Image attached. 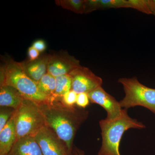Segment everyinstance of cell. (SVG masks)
Segmentation results:
<instances>
[{
    "mask_svg": "<svg viewBox=\"0 0 155 155\" xmlns=\"http://www.w3.org/2000/svg\"><path fill=\"white\" fill-rule=\"evenodd\" d=\"M8 155H43L34 137L27 136L17 140Z\"/></svg>",
    "mask_w": 155,
    "mask_h": 155,
    "instance_id": "obj_11",
    "label": "cell"
},
{
    "mask_svg": "<svg viewBox=\"0 0 155 155\" xmlns=\"http://www.w3.org/2000/svg\"><path fill=\"white\" fill-rule=\"evenodd\" d=\"M56 88L55 98H61L65 94L72 90V77L69 74L55 78Z\"/></svg>",
    "mask_w": 155,
    "mask_h": 155,
    "instance_id": "obj_15",
    "label": "cell"
},
{
    "mask_svg": "<svg viewBox=\"0 0 155 155\" xmlns=\"http://www.w3.org/2000/svg\"><path fill=\"white\" fill-rule=\"evenodd\" d=\"M69 74L72 77V90L77 94H88L103 84L102 79L87 67L80 66Z\"/></svg>",
    "mask_w": 155,
    "mask_h": 155,
    "instance_id": "obj_7",
    "label": "cell"
},
{
    "mask_svg": "<svg viewBox=\"0 0 155 155\" xmlns=\"http://www.w3.org/2000/svg\"><path fill=\"white\" fill-rule=\"evenodd\" d=\"M15 110L8 107H1L0 110V131L11 119Z\"/></svg>",
    "mask_w": 155,
    "mask_h": 155,
    "instance_id": "obj_19",
    "label": "cell"
},
{
    "mask_svg": "<svg viewBox=\"0 0 155 155\" xmlns=\"http://www.w3.org/2000/svg\"><path fill=\"white\" fill-rule=\"evenodd\" d=\"M61 98L39 106L44 117L46 126L64 142L72 154L75 134L88 118V111L77 105H66Z\"/></svg>",
    "mask_w": 155,
    "mask_h": 155,
    "instance_id": "obj_1",
    "label": "cell"
},
{
    "mask_svg": "<svg viewBox=\"0 0 155 155\" xmlns=\"http://www.w3.org/2000/svg\"><path fill=\"white\" fill-rule=\"evenodd\" d=\"M101 131L102 144L98 155H121L120 144L123 134L130 128L143 129L145 125L128 115L123 109L121 116L113 120L102 119L99 121Z\"/></svg>",
    "mask_w": 155,
    "mask_h": 155,
    "instance_id": "obj_3",
    "label": "cell"
},
{
    "mask_svg": "<svg viewBox=\"0 0 155 155\" xmlns=\"http://www.w3.org/2000/svg\"><path fill=\"white\" fill-rule=\"evenodd\" d=\"M28 56L29 61H35L39 58V52L33 47H30L28 50Z\"/></svg>",
    "mask_w": 155,
    "mask_h": 155,
    "instance_id": "obj_22",
    "label": "cell"
},
{
    "mask_svg": "<svg viewBox=\"0 0 155 155\" xmlns=\"http://www.w3.org/2000/svg\"><path fill=\"white\" fill-rule=\"evenodd\" d=\"M73 155H84V153L82 151L78 150V149L75 148V150L74 151V154Z\"/></svg>",
    "mask_w": 155,
    "mask_h": 155,
    "instance_id": "obj_25",
    "label": "cell"
},
{
    "mask_svg": "<svg viewBox=\"0 0 155 155\" xmlns=\"http://www.w3.org/2000/svg\"><path fill=\"white\" fill-rule=\"evenodd\" d=\"M130 8L147 14H152L150 0H128Z\"/></svg>",
    "mask_w": 155,
    "mask_h": 155,
    "instance_id": "obj_18",
    "label": "cell"
},
{
    "mask_svg": "<svg viewBox=\"0 0 155 155\" xmlns=\"http://www.w3.org/2000/svg\"><path fill=\"white\" fill-rule=\"evenodd\" d=\"M25 99L16 88L8 85L0 87V106L17 110Z\"/></svg>",
    "mask_w": 155,
    "mask_h": 155,
    "instance_id": "obj_13",
    "label": "cell"
},
{
    "mask_svg": "<svg viewBox=\"0 0 155 155\" xmlns=\"http://www.w3.org/2000/svg\"><path fill=\"white\" fill-rule=\"evenodd\" d=\"M80 66L79 61L75 57L67 53H58L51 55L48 72L56 78L69 74L72 70Z\"/></svg>",
    "mask_w": 155,
    "mask_h": 155,
    "instance_id": "obj_9",
    "label": "cell"
},
{
    "mask_svg": "<svg viewBox=\"0 0 155 155\" xmlns=\"http://www.w3.org/2000/svg\"><path fill=\"white\" fill-rule=\"evenodd\" d=\"M129 8L126 0H98V9Z\"/></svg>",
    "mask_w": 155,
    "mask_h": 155,
    "instance_id": "obj_17",
    "label": "cell"
},
{
    "mask_svg": "<svg viewBox=\"0 0 155 155\" xmlns=\"http://www.w3.org/2000/svg\"><path fill=\"white\" fill-rule=\"evenodd\" d=\"M0 83L1 85L13 87L25 99L34 102L39 106L55 99L42 93L38 88V83L23 71L20 63L14 60H6L1 67Z\"/></svg>",
    "mask_w": 155,
    "mask_h": 155,
    "instance_id": "obj_2",
    "label": "cell"
},
{
    "mask_svg": "<svg viewBox=\"0 0 155 155\" xmlns=\"http://www.w3.org/2000/svg\"><path fill=\"white\" fill-rule=\"evenodd\" d=\"M153 15L155 16V0H150Z\"/></svg>",
    "mask_w": 155,
    "mask_h": 155,
    "instance_id": "obj_24",
    "label": "cell"
},
{
    "mask_svg": "<svg viewBox=\"0 0 155 155\" xmlns=\"http://www.w3.org/2000/svg\"><path fill=\"white\" fill-rule=\"evenodd\" d=\"M78 94L74 91L70 90L61 98V101L64 104L68 106L75 105L77 101Z\"/></svg>",
    "mask_w": 155,
    "mask_h": 155,
    "instance_id": "obj_20",
    "label": "cell"
},
{
    "mask_svg": "<svg viewBox=\"0 0 155 155\" xmlns=\"http://www.w3.org/2000/svg\"><path fill=\"white\" fill-rule=\"evenodd\" d=\"M59 5L64 9L70 10L77 14L85 13L87 1L84 0H61L56 1Z\"/></svg>",
    "mask_w": 155,
    "mask_h": 155,
    "instance_id": "obj_16",
    "label": "cell"
},
{
    "mask_svg": "<svg viewBox=\"0 0 155 155\" xmlns=\"http://www.w3.org/2000/svg\"><path fill=\"white\" fill-rule=\"evenodd\" d=\"M16 140L27 136L34 137L46 126L45 118L36 103L25 99L15 111Z\"/></svg>",
    "mask_w": 155,
    "mask_h": 155,
    "instance_id": "obj_4",
    "label": "cell"
},
{
    "mask_svg": "<svg viewBox=\"0 0 155 155\" xmlns=\"http://www.w3.org/2000/svg\"><path fill=\"white\" fill-rule=\"evenodd\" d=\"M16 141L15 112L0 131V155H8Z\"/></svg>",
    "mask_w": 155,
    "mask_h": 155,
    "instance_id": "obj_12",
    "label": "cell"
},
{
    "mask_svg": "<svg viewBox=\"0 0 155 155\" xmlns=\"http://www.w3.org/2000/svg\"><path fill=\"white\" fill-rule=\"evenodd\" d=\"M32 47L38 51L39 52L44 51L46 48V46L45 41L42 40H39L35 42L32 45Z\"/></svg>",
    "mask_w": 155,
    "mask_h": 155,
    "instance_id": "obj_23",
    "label": "cell"
},
{
    "mask_svg": "<svg viewBox=\"0 0 155 155\" xmlns=\"http://www.w3.org/2000/svg\"><path fill=\"white\" fill-rule=\"evenodd\" d=\"M34 137L43 155H72L64 142L47 126L43 127Z\"/></svg>",
    "mask_w": 155,
    "mask_h": 155,
    "instance_id": "obj_6",
    "label": "cell"
},
{
    "mask_svg": "<svg viewBox=\"0 0 155 155\" xmlns=\"http://www.w3.org/2000/svg\"><path fill=\"white\" fill-rule=\"evenodd\" d=\"M118 82L122 84L125 93L119 101L122 109L141 106L155 114V89L145 86L135 77L122 78Z\"/></svg>",
    "mask_w": 155,
    "mask_h": 155,
    "instance_id": "obj_5",
    "label": "cell"
},
{
    "mask_svg": "<svg viewBox=\"0 0 155 155\" xmlns=\"http://www.w3.org/2000/svg\"><path fill=\"white\" fill-rule=\"evenodd\" d=\"M90 101L88 94L85 93L78 94L76 105L79 107L85 109L89 104Z\"/></svg>",
    "mask_w": 155,
    "mask_h": 155,
    "instance_id": "obj_21",
    "label": "cell"
},
{
    "mask_svg": "<svg viewBox=\"0 0 155 155\" xmlns=\"http://www.w3.org/2000/svg\"></svg>",
    "mask_w": 155,
    "mask_h": 155,
    "instance_id": "obj_26",
    "label": "cell"
},
{
    "mask_svg": "<svg viewBox=\"0 0 155 155\" xmlns=\"http://www.w3.org/2000/svg\"><path fill=\"white\" fill-rule=\"evenodd\" d=\"M88 94L90 101L102 107L107 113L108 120H113L118 118L123 111L119 102L106 92L102 87L100 86L90 92Z\"/></svg>",
    "mask_w": 155,
    "mask_h": 155,
    "instance_id": "obj_8",
    "label": "cell"
},
{
    "mask_svg": "<svg viewBox=\"0 0 155 155\" xmlns=\"http://www.w3.org/2000/svg\"><path fill=\"white\" fill-rule=\"evenodd\" d=\"M37 83L39 89L42 93L50 97L55 98V78L47 72L41 78Z\"/></svg>",
    "mask_w": 155,
    "mask_h": 155,
    "instance_id": "obj_14",
    "label": "cell"
},
{
    "mask_svg": "<svg viewBox=\"0 0 155 155\" xmlns=\"http://www.w3.org/2000/svg\"><path fill=\"white\" fill-rule=\"evenodd\" d=\"M51 55H44L35 61L20 63L23 71L37 83L48 72V66Z\"/></svg>",
    "mask_w": 155,
    "mask_h": 155,
    "instance_id": "obj_10",
    "label": "cell"
}]
</instances>
